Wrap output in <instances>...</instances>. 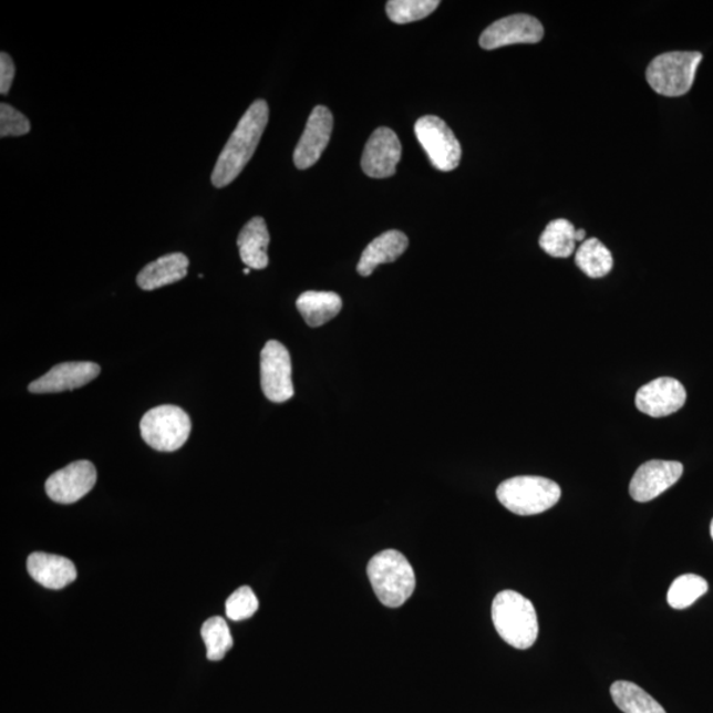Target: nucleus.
I'll return each mask as SVG.
<instances>
[{
    "mask_svg": "<svg viewBox=\"0 0 713 713\" xmlns=\"http://www.w3.org/2000/svg\"><path fill=\"white\" fill-rule=\"evenodd\" d=\"M267 122H269V105L264 100L254 102L238 122L235 133L231 134L218 157L211 174V183L216 188L226 187L241 175L246 164L256 153Z\"/></svg>",
    "mask_w": 713,
    "mask_h": 713,
    "instance_id": "1",
    "label": "nucleus"
},
{
    "mask_svg": "<svg viewBox=\"0 0 713 713\" xmlns=\"http://www.w3.org/2000/svg\"><path fill=\"white\" fill-rule=\"evenodd\" d=\"M492 619L500 639L513 648L529 649L538 639L537 610L529 599L516 591L507 589L496 596Z\"/></svg>",
    "mask_w": 713,
    "mask_h": 713,
    "instance_id": "2",
    "label": "nucleus"
},
{
    "mask_svg": "<svg viewBox=\"0 0 713 713\" xmlns=\"http://www.w3.org/2000/svg\"><path fill=\"white\" fill-rule=\"evenodd\" d=\"M368 576L383 606L397 608L414 593L416 580L406 557L396 550L376 554L369 561Z\"/></svg>",
    "mask_w": 713,
    "mask_h": 713,
    "instance_id": "3",
    "label": "nucleus"
},
{
    "mask_svg": "<svg viewBox=\"0 0 713 713\" xmlns=\"http://www.w3.org/2000/svg\"><path fill=\"white\" fill-rule=\"evenodd\" d=\"M560 486L545 477L519 476L498 486L497 498L507 510L517 516H535L559 503Z\"/></svg>",
    "mask_w": 713,
    "mask_h": 713,
    "instance_id": "4",
    "label": "nucleus"
},
{
    "mask_svg": "<svg viewBox=\"0 0 713 713\" xmlns=\"http://www.w3.org/2000/svg\"><path fill=\"white\" fill-rule=\"evenodd\" d=\"M701 52H669L651 61L647 79L649 85L664 97H681L694 85Z\"/></svg>",
    "mask_w": 713,
    "mask_h": 713,
    "instance_id": "5",
    "label": "nucleus"
},
{
    "mask_svg": "<svg viewBox=\"0 0 713 713\" xmlns=\"http://www.w3.org/2000/svg\"><path fill=\"white\" fill-rule=\"evenodd\" d=\"M190 417L177 406L155 407L141 421L143 441L159 452H175L187 443L190 435Z\"/></svg>",
    "mask_w": 713,
    "mask_h": 713,
    "instance_id": "6",
    "label": "nucleus"
},
{
    "mask_svg": "<svg viewBox=\"0 0 713 713\" xmlns=\"http://www.w3.org/2000/svg\"><path fill=\"white\" fill-rule=\"evenodd\" d=\"M415 135L426 151L432 166L443 173H451L462 161V144L443 120L435 115L422 116L415 123Z\"/></svg>",
    "mask_w": 713,
    "mask_h": 713,
    "instance_id": "7",
    "label": "nucleus"
},
{
    "mask_svg": "<svg viewBox=\"0 0 713 713\" xmlns=\"http://www.w3.org/2000/svg\"><path fill=\"white\" fill-rule=\"evenodd\" d=\"M260 385L273 403L290 401L294 394L291 355L279 341L267 342L260 353Z\"/></svg>",
    "mask_w": 713,
    "mask_h": 713,
    "instance_id": "8",
    "label": "nucleus"
},
{
    "mask_svg": "<svg viewBox=\"0 0 713 713\" xmlns=\"http://www.w3.org/2000/svg\"><path fill=\"white\" fill-rule=\"evenodd\" d=\"M544 35V25L538 19L518 13L490 24L479 38V45L486 51H493L514 44H537Z\"/></svg>",
    "mask_w": 713,
    "mask_h": 713,
    "instance_id": "9",
    "label": "nucleus"
},
{
    "mask_svg": "<svg viewBox=\"0 0 713 713\" xmlns=\"http://www.w3.org/2000/svg\"><path fill=\"white\" fill-rule=\"evenodd\" d=\"M97 471L91 462H74L53 473L46 479L45 490L54 503L70 505L78 503L94 488Z\"/></svg>",
    "mask_w": 713,
    "mask_h": 713,
    "instance_id": "10",
    "label": "nucleus"
},
{
    "mask_svg": "<svg viewBox=\"0 0 713 713\" xmlns=\"http://www.w3.org/2000/svg\"><path fill=\"white\" fill-rule=\"evenodd\" d=\"M402 144L393 130L376 128L363 149V173L373 178H386L395 174L401 162Z\"/></svg>",
    "mask_w": 713,
    "mask_h": 713,
    "instance_id": "11",
    "label": "nucleus"
},
{
    "mask_svg": "<svg viewBox=\"0 0 713 713\" xmlns=\"http://www.w3.org/2000/svg\"><path fill=\"white\" fill-rule=\"evenodd\" d=\"M683 475L678 462L650 461L637 469L629 493L637 503H649L675 485Z\"/></svg>",
    "mask_w": 713,
    "mask_h": 713,
    "instance_id": "12",
    "label": "nucleus"
},
{
    "mask_svg": "<svg viewBox=\"0 0 713 713\" xmlns=\"http://www.w3.org/2000/svg\"><path fill=\"white\" fill-rule=\"evenodd\" d=\"M688 401L681 382L661 376L642 386L636 395V406L651 417H664L676 413Z\"/></svg>",
    "mask_w": 713,
    "mask_h": 713,
    "instance_id": "13",
    "label": "nucleus"
},
{
    "mask_svg": "<svg viewBox=\"0 0 713 713\" xmlns=\"http://www.w3.org/2000/svg\"><path fill=\"white\" fill-rule=\"evenodd\" d=\"M333 132V115L326 106H317L308 118L303 135L293 153L294 166L311 168L324 153Z\"/></svg>",
    "mask_w": 713,
    "mask_h": 713,
    "instance_id": "14",
    "label": "nucleus"
},
{
    "mask_svg": "<svg viewBox=\"0 0 713 713\" xmlns=\"http://www.w3.org/2000/svg\"><path fill=\"white\" fill-rule=\"evenodd\" d=\"M101 368L94 362H64L53 366L50 372L33 381L29 388L31 393L51 394L63 393L87 385L97 379Z\"/></svg>",
    "mask_w": 713,
    "mask_h": 713,
    "instance_id": "15",
    "label": "nucleus"
},
{
    "mask_svg": "<svg viewBox=\"0 0 713 713\" xmlns=\"http://www.w3.org/2000/svg\"><path fill=\"white\" fill-rule=\"evenodd\" d=\"M27 568L33 580L50 589H63L78 578L72 561L59 555L32 554L27 561Z\"/></svg>",
    "mask_w": 713,
    "mask_h": 713,
    "instance_id": "16",
    "label": "nucleus"
},
{
    "mask_svg": "<svg viewBox=\"0 0 713 713\" xmlns=\"http://www.w3.org/2000/svg\"><path fill=\"white\" fill-rule=\"evenodd\" d=\"M409 248V238L400 230H389L376 237L363 250L356 271L361 277H370L383 264H393Z\"/></svg>",
    "mask_w": 713,
    "mask_h": 713,
    "instance_id": "17",
    "label": "nucleus"
},
{
    "mask_svg": "<svg viewBox=\"0 0 713 713\" xmlns=\"http://www.w3.org/2000/svg\"><path fill=\"white\" fill-rule=\"evenodd\" d=\"M237 245L242 262L251 270H264L269 266L267 249L270 232L262 217H254L239 232Z\"/></svg>",
    "mask_w": 713,
    "mask_h": 713,
    "instance_id": "18",
    "label": "nucleus"
},
{
    "mask_svg": "<svg viewBox=\"0 0 713 713\" xmlns=\"http://www.w3.org/2000/svg\"><path fill=\"white\" fill-rule=\"evenodd\" d=\"M189 259L183 252H173L154 260L140 272L136 283L144 291L174 285L187 277Z\"/></svg>",
    "mask_w": 713,
    "mask_h": 713,
    "instance_id": "19",
    "label": "nucleus"
},
{
    "mask_svg": "<svg viewBox=\"0 0 713 713\" xmlns=\"http://www.w3.org/2000/svg\"><path fill=\"white\" fill-rule=\"evenodd\" d=\"M297 307L307 324L318 328L338 317L342 308V300L334 292L307 291L300 294Z\"/></svg>",
    "mask_w": 713,
    "mask_h": 713,
    "instance_id": "20",
    "label": "nucleus"
},
{
    "mask_svg": "<svg viewBox=\"0 0 713 713\" xmlns=\"http://www.w3.org/2000/svg\"><path fill=\"white\" fill-rule=\"evenodd\" d=\"M610 695L623 713H668L653 696L632 682H614Z\"/></svg>",
    "mask_w": 713,
    "mask_h": 713,
    "instance_id": "21",
    "label": "nucleus"
},
{
    "mask_svg": "<svg viewBox=\"0 0 713 713\" xmlns=\"http://www.w3.org/2000/svg\"><path fill=\"white\" fill-rule=\"evenodd\" d=\"M576 265L589 278H604L613 269L612 252L599 239H586L576 251Z\"/></svg>",
    "mask_w": 713,
    "mask_h": 713,
    "instance_id": "22",
    "label": "nucleus"
},
{
    "mask_svg": "<svg viewBox=\"0 0 713 713\" xmlns=\"http://www.w3.org/2000/svg\"><path fill=\"white\" fill-rule=\"evenodd\" d=\"M575 226L568 219H554L541 232L539 245L554 258L571 257L576 250Z\"/></svg>",
    "mask_w": 713,
    "mask_h": 713,
    "instance_id": "23",
    "label": "nucleus"
},
{
    "mask_svg": "<svg viewBox=\"0 0 713 713\" xmlns=\"http://www.w3.org/2000/svg\"><path fill=\"white\" fill-rule=\"evenodd\" d=\"M709 592V582L702 576L688 574L679 576L671 585L668 602L671 608L682 610L691 607Z\"/></svg>",
    "mask_w": 713,
    "mask_h": 713,
    "instance_id": "24",
    "label": "nucleus"
},
{
    "mask_svg": "<svg viewBox=\"0 0 713 713\" xmlns=\"http://www.w3.org/2000/svg\"><path fill=\"white\" fill-rule=\"evenodd\" d=\"M202 636L208 649V660L221 661L232 648V639L228 623L223 617H211L204 622Z\"/></svg>",
    "mask_w": 713,
    "mask_h": 713,
    "instance_id": "25",
    "label": "nucleus"
},
{
    "mask_svg": "<svg viewBox=\"0 0 713 713\" xmlns=\"http://www.w3.org/2000/svg\"><path fill=\"white\" fill-rule=\"evenodd\" d=\"M438 6L437 0H390L386 12L392 22L407 24L430 17Z\"/></svg>",
    "mask_w": 713,
    "mask_h": 713,
    "instance_id": "26",
    "label": "nucleus"
},
{
    "mask_svg": "<svg viewBox=\"0 0 713 713\" xmlns=\"http://www.w3.org/2000/svg\"><path fill=\"white\" fill-rule=\"evenodd\" d=\"M259 608V601L250 587L238 588L235 593L226 600V616L231 621H244L250 619Z\"/></svg>",
    "mask_w": 713,
    "mask_h": 713,
    "instance_id": "27",
    "label": "nucleus"
},
{
    "mask_svg": "<svg viewBox=\"0 0 713 713\" xmlns=\"http://www.w3.org/2000/svg\"><path fill=\"white\" fill-rule=\"evenodd\" d=\"M31 123L25 115L9 104L0 105V136H22L29 134Z\"/></svg>",
    "mask_w": 713,
    "mask_h": 713,
    "instance_id": "28",
    "label": "nucleus"
},
{
    "mask_svg": "<svg viewBox=\"0 0 713 713\" xmlns=\"http://www.w3.org/2000/svg\"><path fill=\"white\" fill-rule=\"evenodd\" d=\"M13 78H16V64L9 53L2 52L0 54V93L9 94Z\"/></svg>",
    "mask_w": 713,
    "mask_h": 713,
    "instance_id": "29",
    "label": "nucleus"
},
{
    "mask_svg": "<svg viewBox=\"0 0 713 713\" xmlns=\"http://www.w3.org/2000/svg\"><path fill=\"white\" fill-rule=\"evenodd\" d=\"M575 239H576V242H581V244L585 242L586 241V230H582V229L576 230Z\"/></svg>",
    "mask_w": 713,
    "mask_h": 713,
    "instance_id": "30",
    "label": "nucleus"
},
{
    "mask_svg": "<svg viewBox=\"0 0 713 713\" xmlns=\"http://www.w3.org/2000/svg\"><path fill=\"white\" fill-rule=\"evenodd\" d=\"M244 273H245V276H249V273H250L249 267H246V269L244 270Z\"/></svg>",
    "mask_w": 713,
    "mask_h": 713,
    "instance_id": "31",
    "label": "nucleus"
},
{
    "mask_svg": "<svg viewBox=\"0 0 713 713\" xmlns=\"http://www.w3.org/2000/svg\"><path fill=\"white\" fill-rule=\"evenodd\" d=\"M711 537L713 539V519H712V523H711Z\"/></svg>",
    "mask_w": 713,
    "mask_h": 713,
    "instance_id": "32",
    "label": "nucleus"
}]
</instances>
